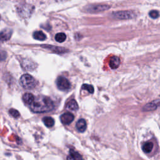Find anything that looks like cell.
I'll return each mask as SVG.
<instances>
[{
    "label": "cell",
    "instance_id": "obj_1",
    "mask_svg": "<svg viewBox=\"0 0 160 160\" xmlns=\"http://www.w3.org/2000/svg\"><path fill=\"white\" fill-rule=\"evenodd\" d=\"M54 108L53 101L47 96H39L35 98L34 101L30 104L31 110L36 113H42L51 111Z\"/></svg>",
    "mask_w": 160,
    "mask_h": 160
},
{
    "label": "cell",
    "instance_id": "obj_2",
    "mask_svg": "<svg viewBox=\"0 0 160 160\" xmlns=\"http://www.w3.org/2000/svg\"><path fill=\"white\" fill-rule=\"evenodd\" d=\"M20 83L22 86L27 90H32L36 86V81L31 75L28 74L23 75L20 80Z\"/></svg>",
    "mask_w": 160,
    "mask_h": 160
},
{
    "label": "cell",
    "instance_id": "obj_3",
    "mask_svg": "<svg viewBox=\"0 0 160 160\" xmlns=\"http://www.w3.org/2000/svg\"><path fill=\"white\" fill-rule=\"evenodd\" d=\"M113 16L119 20H129L136 17L135 13L132 11H120L113 13Z\"/></svg>",
    "mask_w": 160,
    "mask_h": 160
},
{
    "label": "cell",
    "instance_id": "obj_4",
    "mask_svg": "<svg viewBox=\"0 0 160 160\" xmlns=\"http://www.w3.org/2000/svg\"><path fill=\"white\" fill-rule=\"evenodd\" d=\"M109 8H110V7L108 5H91V6L86 7L85 11L88 13H96L104 12L106 10H108Z\"/></svg>",
    "mask_w": 160,
    "mask_h": 160
},
{
    "label": "cell",
    "instance_id": "obj_5",
    "mask_svg": "<svg viewBox=\"0 0 160 160\" xmlns=\"http://www.w3.org/2000/svg\"><path fill=\"white\" fill-rule=\"evenodd\" d=\"M57 87L61 91H66L70 88L71 84L68 79L63 76H60L56 81Z\"/></svg>",
    "mask_w": 160,
    "mask_h": 160
},
{
    "label": "cell",
    "instance_id": "obj_6",
    "mask_svg": "<svg viewBox=\"0 0 160 160\" xmlns=\"http://www.w3.org/2000/svg\"><path fill=\"white\" fill-rule=\"evenodd\" d=\"M74 119H75L74 115L70 112H66L63 114L60 117L61 123L65 125H68L71 124L73 121Z\"/></svg>",
    "mask_w": 160,
    "mask_h": 160
},
{
    "label": "cell",
    "instance_id": "obj_7",
    "mask_svg": "<svg viewBox=\"0 0 160 160\" xmlns=\"http://www.w3.org/2000/svg\"><path fill=\"white\" fill-rule=\"evenodd\" d=\"M12 35V31L10 30H5L0 33V43L8 41Z\"/></svg>",
    "mask_w": 160,
    "mask_h": 160
},
{
    "label": "cell",
    "instance_id": "obj_8",
    "mask_svg": "<svg viewBox=\"0 0 160 160\" xmlns=\"http://www.w3.org/2000/svg\"><path fill=\"white\" fill-rule=\"evenodd\" d=\"M160 105V101L159 100H156L153 102H151L148 104H146L143 108V111H152L156 109Z\"/></svg>",
    "mask_w": 160,
    "mask_h": 160
},
{
    "label": "cell",
    "instance_id": "obj_9",
    "mask_svg": "<svg viewBox=\"0 0 160 160\" xmlns=\"http://www.w3.org/2000/svg\"><path fill=\"white\" fill-rule=\"evenodd\" d=\"M67 160H83L81 155L73 149L70 151V154L67 156Z\"/></svg>",
    "mask_w": 160,
    "mask_h": 160
},
{
    "label": "cell",
    "instance_id": "obj_10",
    "mask_svg": "<svg viewBox=\"0 0 160 160\" xmlns=\"http://www.w3.org/2000/svg\"><path fill=\"white\" fill-rule=\"evenodd\" d=\"M77 130L80 132V133H83L86 131L87 125H86V122L84 119H80L76 123V125Z\"/></svg>",
    "mask_w": 160,
    "mask_h": 160
},
{
    "label": "cell",
    "instance_id": "obj_11",
    "mask_svg": "<svg viewBox=\"0 0 160 160\" xmlns=\"http://www.w3.org/2000/svg\"><path fill=\"white\" fill-rule=\"evenodd\" d=\"M120 63H121V61H120V59L118 57L113 56L109 60V66L111 69L115 70V69H117L119 67V66L120 65Z\"/></svg>",
    "mask_w": 160,
    "mask_h": 160
},
{
    "label": "cell",
    "instance_id": "obj_12",
    "mask_svg": "<svg viewBox=\"0 0 160 160\" xmlns=\"http://www.w3.org/2000/svg\"><path fill=\"white\" fill-rule=\"evenodd\" d=\"M23 100L26 104L30 105L34 101L35 97L32 93H27L23 96Z\"/></svg>",
    "mask_w": 160,
    "mask_h": 160
},
{
    "label": "cell",
    "instance_id": "obj_13",
    "mask_svg": "<svg viewBox=\"0 0 160 160\" xmlns=\"http://www.w3.org/2000/svg\"><path fill=\"white\" fill-rule=\"evenodd\" d=\"M153 149V143L151 141H148L143 144L142 149L145 153H149Z\"/></svg>",
    "mask_w": 160,
    "mask_h": 160
},
{
    "label": "cell",
    "instance_id": "obj_14",
    "mask_svg": "<svg viewBox=\"0 0 160 160\" xmlns=\"http://www.w3.org/2000/svg\"><path fill=\"white\" fill-rule=\"evenodd\" d=\"M43 47L47 49H50V50H52L54 52L58 53H63L67 52L66 49L61 48V47H56V46H43Z\"/></svg>",
    "mask_w": 160,
    "mask_h": 160
},
{
    "label": "cell",
    "instance_id": "obj_15",
    "mask_svg": "<svg viewBox=\"0 0 160 160\" xmlns=\"http://www.w3.org/2000/svg\"><path fill=\"white\" fill-rule=\"evenodd\" d=\"M66 108L71 111H76L78 109V105L75 99H71L67 103Z\"/></svg>",
    "mask_w": 160,
    "mask_h": 160
},
{
    "label": "cell",
    "instance_id": "obj_16",
    "mask_svg": "<svg viewBox=\"0 0 160 160\" xmlns=\"http://www.w3.org/2000/svg\"><path fill=\"white\" fill-rule=\"evenodd\" d=\"M33 38L37 40L44 41L46 39V36L41 31H38L33 33Z\"/></svg>",
    "mask_w": 160,
    "mask_h": 160
},
{
    "label": "cell",
    "instance_id": "obj_17",
    "mask_svg": "<svg viewBox=\"0 0 160 160\" xmlns=\"http://www.w3.org/2000/svg\"><path fill=\"white\" fill-rule=\"evenodd\" d=\"M43 121L46 126L48 128H51L54 126L55 124V121L51 117L46 116L43 118Z\"/></svg>",
    "mask_w": 160,
    "mask_h": 160
},
{
    "label": "cell",
    "instance_id": "obj_18",
    "mask_svg": "<svg viewBox=\"0 0 160 160\" xmlns=\"http://www.w3.org/2000/svg\"><path fill=\"white\" fill-rule=\"evenodd\" d=\"M66 39V35L63 33H59L56 35L55 36V40L57 42L59 43H63L64 42Z\"/></svg>",
    "mask_w": 160,
    "mask_h": 160
},
{
    "label": "cell",
    "instance_id": "obj_19",
    "mask_svg": "<svg viewBox=\"0 0 160 160\" xmlns=\"http://www.w3.org/2000/svg\"><path fill=\"white\" fill-rule=\"evenodd\" d=\"M82 88L83 90H85L86 91H88L90 93L93 94L94 93V88L93 86L90 85H87V84H84L82 86Z\"/></svg>",
    "mask_w": 160,
    "mask_h": 160
},
{
    "label": "cell",
    "instance_id": "obj_20",
    "mask_svg": "<svg viewBox=\"0 0 160 160\" xmlns=\"http://www.w3.org/2000/svg\"><path fill=\"white\" fill-rule=\"evenodd\" d=\"M9 113L14 118H18L20 114V113L17 110V109H10L9 110Z\"/></svg>",
    "mask_w": 160,
    "mask_h": 160
},
{
    "label": "cell",
    "instance_id": "obj_21",
    "mask_svg": "<svg viewBox=\"0 0 160 160\" xmlns=\"http://www.w3.org/2000/svg\"><path fill=\"white\" fill-rule=\"evenodd\" d=\"M149 17L153 19H156L159 17V12L156 10H152L149 13Z\"/></svg>",
    "mask_w": 160,
    "mask_h": 160
},
{
    "label": "cell",
    "instance_id": "obj_22",
    "mask_svg": "<svg viewBox=\"0 0 160 160\" xmlns=\"http://www.w3.org/2000/svg\"><path fill=\"white\" fill-rule=\"evenodd\" d=\"M7 58V53L0 51V61H4Z\"/></svg>",
    "mask_w": 160,
    "mask_h": 160
},
{
    "label": "cell",
    "instance_id": "obj_23",
    "mask_svg": "<svg viewBox=\"0 0 160 160\" xmlns=\"http://www.w3.org/2000/svg\"><path fill=\"white\" fill-rule=\"evenodd\" d=\"M0 19H1V17H0Z\"/></svg>",
    "mask_w": 160,
    "mask_h": 160
}]
</instances>
